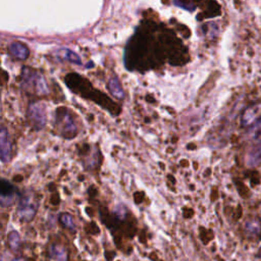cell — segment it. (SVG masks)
I'll return each instance as SVG.
<instances>
[{
    "instance_id": "1",
    "label": "cell",
    "mask_w": 261,
    "mask_h": 261,
    "mask_svg": "<svg viewBox=\"0 0 261 261\" xmlns=\"http://www.w3.org/2000/svg\"><path fill=\"white\" fill-rule=\"evenodd\" d=\"M37 202L32 192H26L20 196L18 205V215L21 221L29 222L35 218L37 212Z\"/></svg>"
},
{
    "instance_id": "2",
    "label": "cell",
    "mask_w": 261,
    "mask_h": 261,
    "mask_svg": "<svg viewBox=\"0 0 261 261\" xmlns=\"http://www.w3.org/2000/svg\"><path fill=\"white\" fill-rule=\"evenodd\" d=\"M24 80H25V86L27 88H33V90L38 95L46 94L48 92V88L45 82L44 78L36 73L32 71H25L24 72Z\"/></svg>"
},
{
    "instance_id": "3",
    "label": "cell",
    "mask_w": 261,
    "mask_h": 261,
    "mask_svg": "<svg viewBox=\"0 0 261 261\" xmlns=\"http://www.w3.org/2000/svg\"><path fill=\"white\" fill-rule=\"evenodd\" d=\"M17 190L8 181L2 179L0 181V203L3 207H8L13 205L16 200Z\"/></svg>"
},
{
    "instance_id": "4",
    "label": "cell",
    "mask_w": 261,
    "mask_h": 261,
    "mask_svg": "<svg viewBox=\"0 0 261 261\" xmlns=\"http://www.w3.org/2000/svg\"><path fill=\"white\" fill-rule=\"evenodd\" d=\"M260 106L259 105H252L248 107L242 115L241 122L244 127H251L260 119L259 118Z\"/></svg>"
},
{
    "instance_id": "5",
    "label": "cell",
    "mask_w": 261,
    "mask_h": 261,
    "mask_svg": "<svg viewBox=\"0 0 261 261\" xmlns=\"http://www.w3.org/2000/svg\"><path fill=\"white\" fill-rule=\"evenodd\" d=\"M0 150H1L2 162H8L11 157V145L5 128H2L0 134Z\"/></svg>"
},
{
    "instance_id": "6",
    "label": "cell",
    "mask_w": 261,
    "mask_h": 261,
    "mask_svg": "<svg viewBox=\"0 0 261 261\" xmlns=\"http://www.w3.org/2000/svg\"><path fill=\"white\" fill-rule=\"evenodd\" d=\"M30 118L35 126L42 128L46 121V116H45L43 106L40 104H33L30 108Z\"/></svg>"
},
{
    "instance_id": "7",
    "label": "cell",
    "mask_w": 261,
    "mask_h": 261,
    "mask_svg": "<svg viewBox=\"0 0 261 261\" xmlns=\"http://www.w3.org/2000/svg\"><path fill=\"white\" fill-rule=\"evenodd\" d=\"M48 257L51 261H67L69 254L64 247L60 245H50L48 249Z\"/></svg>"
},
{
    "instance_id": "8",
    "label": "cell",
    "mask_w": 261,
    "mask_h": 261,
    "mask_svg": "<svg viewBox=\"0 0 261 261\" xmlns=\"http://www.w3.org/2000/svg\"><path fill=\"white\" fill-rule=\"evenodd\" d=\"M245 233L249 238H257L261 236V221L257 218L248 220L245 223Z\"/></svg>"
},
{
    "instance_id": "9",
    "label": "cell",
    "mask_w": 261,
    "mask_h": 261,
    "mask_svg": "<svg viewBox=\"0 0 261 261\" xmlns=\"http://www.w3.org/2000/svg\"><path fill=\"white\" fill-rule=\"evenodd\" d=\"M9 52L14 55L16 59L24 60H27L29 56V49L25 44L20 42H15L9 46Z\"/></svg>"
},
{
    "instance_id": "10",
    "label": "cell",
    "mask_w": 261,
    "mask_h": 261,
    "mask_svg": "<svg viewBox=\"0 0 261 261\" xmlns=\"http://www.w3.org/2000/svg\"><path fill=\"white\" fill-rule=\"evenodd\" d=\"M247 137L249 141L252 142L254 145L257 147H261V117L260 119L250 127L248 133Z\"/></svg>"
},
{
    "instance_id": "11",
    "label": "cell",
    "mask_w": 261,
    "mask_h": 261,
    "mask_svg": "<svg viewBox=\"0 0 261 261\" xmlns=\"http://www.w3.org/2000/svg\"><path fill=\"white\" fill-rule=\"evenodd\" d=\"M7 242L9 249L13 252L18 253L20 249V236L17 231H11L7 235Z\"/></svg>"
},
{
    "instance_id": "12",
    "label": "cell",
    "mask_w": 261,
    "mask_h": 261,
    "mask_svg": "<svg viewBox=\"0 0 261 261\" xmlns=\"http://www.w3.org/2000/svg\"><path fill=\"white\" fill-rule=\"evenodd\" d=\"M108 89L110 91V93L112 95H115L117 98H119V99H122L123 98V90H122V88L120 86V83L119 79L117 77H113L111 80L109 81Z\"/></svg>"
},
{
    "instance_id": "13",
    "label": "cell",
    "mask_w": 261,
    "mask_h": 261,
    "mask_svg": "<svg viewBox=\"0 0 261 261\" xmlns=\"http://www.w3.org/2000/svg\"><path fill=\"white\" fill-rule=\"evenodd\" d=\"M58 54L60 56L62 60H70L72 62L81 64L80 58H79V56L75 52H73L69 49H60L58 51Z\"/></svg>"
},
{
    "instance_id": "14",
    "label": "cell",
    "mask_w": 261,
    "mask_h": 261,
    "mask_svg": "<svg viewBox=\"0 0 261 261\" xmlns=\"http://www.w3.org/2000/svg\"><path fill=\"white\" fill-rule=\"evenodd\" d=\"M261 164V147H258L248 158V165L251 167H256Z\"/></svg>"
},
{
    "instance_id": "15",
    "label": "cell",
    "mask_w": 261,
    "mask_h": 261,
    "mask_svg": "<svg viewBox=\"0 0 261 261\" xmlns=\"http://www.w3.org/2000/svg\"><path fill=\"white\" fill-rule=\"evenodd\" d=\"M60 221L61 222V224L65 228H69V229H74L75 228V222H74V219L71 214L69 213H61L60 215Z\"/></svg>"
},
{
    "instance_id": "16",
    "label": "cell",
    "mask_w": 261,
    "mask_h": 261,
    "mask_svg": "<svg viewBox=\"0 0 261 261\" xmlns=\"http://www.w3.org/2000/svg\"><path fill=\"white\" fill-rule=\"evenodd\" d=\"M115 215L120 219V220H123L124 218H126V215H127V208L124 207L123 205H118L116 208H115Z\"/></svg>"
},
{
    "instance_id": "17",
    "label": "cell",
    "mask_w": 261,
    "mask_h": 261,
    "mask_svg": "<svg viewBox=\"0 0 261 261\" xmlns=\"http://www.w3.org/2000/svg\"><path fill=\"white\" fill-rule=\"evenodd\" d=\"M14 261H25V260H24V259H22V258H18V259L14 260Z\"/></svg>"
},
{
    "instance_id": "18",
    "label": "cell",
    "mask_w": 261,
    "mask_h": 261,
    "mask_svg": "<svg viewBox=\"0 0 261 261\" xmlns=\"http://www.w3.org/2000/svg\"><path fill=\"white\" fill-rule=\"evenodd\" d=\"M259 257H260V259H261V248H260V250H259Z\"/></svg>"
}]
</instances>
